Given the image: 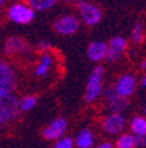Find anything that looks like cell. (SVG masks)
Segmentation results:
<instances>
[{"label":"cell","instance_id":"6da1fadb","mask_svg":"<svg viewBox=\"0 0 146 148\" xmlns=\"http://www.w3.org/2000/svg\"><path fill=\"white\" fill-rule=\"evenodd\" d=\"M21 112L20 108V101L12 94H7L4 97H0V123L5 124L11 123Z\"/></svg>","mask_w":146,"mask_h":148},{"label":"cell","instance_id":"7a4b0ae2","mask_svg":"<svg viewBox=\"0 0 146 148\" xmlns=\"http://www.w3.org/2000/svg\"><path fill=\"white\" fill-rule=\"evenodd\" d=\"M103 75H104L103 66H96L95 69H92L84 94V99L87 103H92V102L97 101L100 98L101 92H103Z\"/></svg>","mask_w":146,"mask_h":148},{"label":"cell","instance_id":"3957f363","mask_svg":"<svg viewBox=\"0 0 146 148\" xmlns=\"http://www.w3.org/2000/svg\"><path fill=\"white\" fill-rule=\"evenodd\" d=\"M34 16H36V9L29 4L16 3L9 7L8 9V18L18 25H25L32 23Z\"/></svg>","mask_w":146,"mask_h":148},{"label":"cell","instance_id":"277c9868","mask_svg":"<svg viewBox=\"0 0 146 148\" xmlns=\"http://www.w3.org/2000/svg\"><path fill=\"white\" fill-rule=\"evenodd\" d=\"M17 79L16 73L8 62L3 61L0 64V97L12 94L16 89Z\"/></svg>","mask_w":146,"mask_h":148},{"label":"cell","instance_id":"5b68a950","mask_svg":"<svg viewBox=\"0 0 146 148\" xmlns=\"http://www.w3.org/2000/svg\"><path fill=\"white\" fill-rule=\"evenodd\" d=\"M78 12H79L83 23L90 25V27L99 24L101 21V17H103L101 9L87 0H80L78 3Z\"/></svg>","mask_w":146,"mask_h":148},{"label":"cell","instance_id":"8992f818","mask_svg":"<svg viewBox=\"0 0 146 148\" xmlns=\"http://www.w3.org/2000/svg\"><path fill=\"white\" fill-rule=\"evenodd\" d=\"M126 124V119L121 112H111L109 115H107L103 119V131L108 135L113 136V135H120L124 131V127Z\"/></svg>","mask_w":146,"mask_h":148},{"label":"cell","instance_id":"52a82bcc","mask_svg":"<svg viewBox=\"0 0 146 148\" xmlns=\"http://www.w3.org/2000/svg\"><path fill=\"white\" fill-rule=\"evenodd\" d=\"M80 21L79 18L74 15H65L58 17L54 21V31L61 36H71L76 33L79 29Z\"/></svg>","mask_w":146,"mask_h":148},{"label":"cell","instance_id":"ba28073f","mask_svg":"<svg viewBox=\"0 0 146 148\" xmlns=\"http://www.w3.org/2000/svg\"><path fill=\"white\" fill-rule=\"evenodd\" d=\"M104 99H105L109 110L113 112H121L128 106V97L121 95L115 89V86L111 87V89H107L104 91Z\"/></svg>","mask_w":146,"mask_h":148},{"label":"cell","instance_id":"9c48e42d","mask_svg":"<svg viewBox=\"0 0 146 148\" xmlns=\"http://www.w3.org/2000/svg\"><path fill=\"white\" fill-rule=\"evenodd\" d=\"M4 52L8 56H28L31 54V48L26 44V41L21 37L17 36H12L8 37L4 42Z\"/></svg>","mask_w":146,"mask_h":148},{"label":"cell","instance_id":"30bf717a","mask_svg":"<svg viewBox=\"0 0 146 148\" xmlns=\"http://www.w3.org/2000/svg\"><path fill=\"white\" fill-rule=\"evenodd\" d=\"M67 130V122L65 118H55L52 123L46 126L42 130V136L43 139L53 142V140H58L59 138L65 135Z\"/></svg>","mask_w":146,"mask_h":148},{"label":"cell","instance_id":"8fae6325","mask_svg":"<svg viewBox=\"0 0 146 148\" xmlns=\"http://www.w3.org/2000/svg\"><path fill=\"white\" fill-rule=\"evenodd\" d=\"M136 86H137V78L134 74L125 73L117 79L115 85V89L124 97H130L136 91Z\"/></svg>","mask_w":146,"mask_h":148},{"label":"cell","instance_id":"7c38bea8","mask_svg":"<svg viewBox=\"0 0 146 148\" xmlns=\"http://www.w3.org/2000/svg\"><path fill=\"white\" fill-rule=\"evenodd\" d=\"M108 48H109V44H105L103 41H92L88 45L87 56L92 62H100L101 60H105Z\"/></svg>","mask_w":146,"mask_h":148},{"label":"cell","instance_id":"4fadbf2b","mask_svg":"<svg viewBox=\"0 0 146 148\" xmlns=\"http://www.w3.org/2000/svg\"><path fill=\"white\" fill-rule=\"evenodd\" d=\"M53 64H54V58H53V54H50L49 52H45L41 54V58H40V62L37 64L36 69H34V74L37 77L40 78H43L46 77L52 69Z\"/></svg>","mask_w":146,"mask_h":148},{"label":"cell","instance_id":"5bb4252c","mask_svg":"<svg viewBox=\"0 0 146 148\" xmlns=\"http://www.w3.org/2000/svg\"><path fill=\"white\" fill-rule=\"evenodd\" d=\"M95 143V136L91 132V130L83 128L75 138V145L79 148H90Z\"/></svg>","mask_w":146,"mask_h":148},{"label":"cell","instance_id":"9a60e30c","mask_svg":"<svg viewBox=\"0 0 146 148\" xmlns=\"http://www.w3.org/2000/svg\"><path fill=\"white\" fill-rule=\"evenodd\" d=\"M130 131L134 135H146V119L145 116H133L129 123Z\"/></svg>","mask_w":146,"mask_h":148},{"label":"cell","instance_id":"2e32d148","mask_svg":"<svg viewBox=\"0 0 146 148\" xmlns=\"http://www.w3.org/2000/svg\"><path fill=\"white\" fill-rule=\"evenodd\" d=\"M116 147L119 148H134L136 147V139L134 134H120L116 140Z\"/></svg>","mask_w":146,"mask_h":148},{"label":"cell","instance_id":"e0dca14e","mask_svg":"<svg viewBox=\"0 0 146 148\" xmlns=\"http://www.w3.org/2000/svg\"><path fill=\"white\" fill-rule=\"evenodd\" d=\"M58 0H26V3L36 11H46L57 4Z\"/></svg>","mask_w":146,"mask_h":148},{"label":"cell","instance_id":"ac0fdd59","mask_svg":"<svg viewBox=\"0 0 146 148\" xmlns=\"http://www.w3.org/2000/svg\"><path fill=\"white\" fill-rule=\"evenodd\" d=\"M145 40V33H143V25L141 21H137L132 31V41L134 44H142Z\"/></svg>","mask_w":146,"mask_h":148},{"label":"cell","instance_id":"d6986e66","mask_svg":"<svg viewBox=\"0 0 146 148\" xmlns=\"http://www.w3.org/2000/svg\"><path fill=\"white\" fill-rule=\"evenodd\" d=\"M36 105H37V98L34 95H26V97L20 99V108H21V112H28V111L33 110Z\"/></svg>","mask_w":146,"mask_h":148},{"label":"cell","instance_id":"ffe728a7","mask_svg":"<svg viewBox=\"0 0 146 148\" xmlns=\"http://www.w3.org/2000/svg\"><path fill=\"white\" fill-rule=\"evenodd\" d=\"M109 46L111 48H115V49H117V50L124 52V50L128 48V41L121 36H116V37H113V38H111Z\"/></svg>","mask_w":146,"mask_h":148},{"label":"cell","instance_id":"44dd1931","mask_svg":"<svg viewBox=\"0 0 146 148\" xmlns=\"http://www.w3.org/2000/svg\"><path fill=\"white\" fill-rule=\"evenodd\" d=\"M75 145V139H73L71 136H62L58 140H55V148H73Z\"/></svg>","mask_w":146,"mask_h":148},{"label":"cell","instance_id":"7402d4cb","mask_svg":"<svg viewBox=\"0 0 146 148\" xmlns=\"http://www.w3.org/2000/svg\"><path fill=\"white\" fill-rule=\"evenodd\" d=\"M122 57V52L121 50H117L115 48H108V52H107L105 56V61L108 62H117L120 58Z\"/></svg>","mask_w":146,"mask_h":148},{"label":"cell","instance_id":"603a6c76","mask_svg":"<svg viewBox=\"0 0 146 148\" xmlns=\"http://www.w3.org/2000/svg\"><path fill=\"white\" fill-rule=\"evenodd\" d=\"M52 49V42L48 40H41L40 42L37 44V50L41 53H45V52H49Z\"/></svg>","mask_w":146,"mask_h":148},{"label":"cell","instance_id":"cb8c5ba5","mask_svg":"<svg viewBox=\"0 0 146 148\" xmlns=\"http://www.w3.org/2000/svg\"><path fill=\"white\" fill-rule=\"evenodd\" d=\"M136 147H146V135H134Z\"/></svg>","mask_w":146,"mask_h":148},{"label":"cell","instance_id":"d4e9b609","mask_svg":"<svg viewBox=\"0 0 146 148\" xmlns=\"http://www.w3.org/2000/svg\"><path fill=\"white\" fill-rule=\"evenodd\" d=\"M99 148H113V143H111V142H103V143H100V144L97 145Z\"/></svg>","mask_w":146,"mask_h":148},{"label":"cell","instance_id":"484cf974","mask_svg":"<svg viewBox=\"0 0 146 148\" xmlns=\"http://www.w3.org/2000/svg\"><path fill=\"white\" fill-rule=\"evenodd\" d=\"M140 69L141 70H146V60H142L140 62Z\"/></svg>","mask_w":146,"mask_h":148},{"label":"cell","instance_id":"4316f807","mask_svg":"<svg viewBox=\"0 0 146 148\" xmlns=\"http://www.w3.org/2000/svg\"><path fill=\"white\" fill-rule=\"evenodd\" d=\"M141 85H142V87H145V89H146V75L142 78V79H141Z\"/></svg>","mask_w":146,"mask_h":148},{"label":"cell","instance_id":"83f0119b","mask_svg":"<svg viewBox=\"0 0 146 148\" xmlns=\"http://www.w3.org/2000/svg\"><path fill=\"white\" fill-rule=\"evenodd\" d=\"M0 4H1V5H3V4H4V0H0Z\"/></svg>","mask_w":146,"mask_h":148},{"label":"cell","instance_id":"f1b7e54d","mask_svg":"<svg viewBox=\"0 0 146 148\" xmlns=\"http://www.w3.org/2000/svg\"><path fill=\"white\" fill-rule=\"evenodd\" d=\"M67 1H76V0H67Z\"/></svg>","mask_w":146,"mask_h":148},{"label":"cell","instance_id":"f546056e","mask_svg":"<svg viewBox=\"0 0 146 148\" xmlns=\"http://www.w3.org/2000/svg\"><path fill=\"white\" fill-rule=\"evenodd\" d=\"M145 114H146V107H145Z\"/></svg>","mask_w":146,"mask_h":148}]
</instances>
